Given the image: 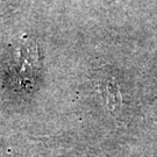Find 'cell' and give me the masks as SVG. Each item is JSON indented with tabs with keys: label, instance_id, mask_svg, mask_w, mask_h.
Wrapping results in <instances>:
<instances>
[{
	"label": "cell",
	"instance_id": "cell-1",
	"mask_svg": "<svg viewBox=\"0 0 157 157\" xmlns=\"http://www.w3.org/2000/svg\"><path fill=\"white\" fill-rule=\"evenodd\" d=\"M105 100L107 107L114 111L117 109L121 104V94L117 83L114 80H107L105 85Z\"/></svg>",
	"mask_w": 157,
	"mask_h": 157
}]
</instances>
